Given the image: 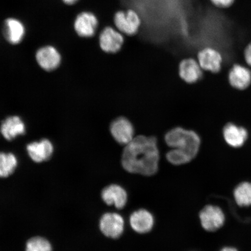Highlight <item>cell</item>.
Returning a JSON list of instances; mask_svg holds the SVG:
<instances>
[{
	"mask_svg": "<svg viewBox=\"0 0 251 251\" xmlns=\"http://www.w3.org/2000/svg\"><path fill=\"white\" fill-rule=\"evenodd\" d=\"M100 22L98 15L91 10H84L78 13L75 18L74 29L81 38H92L98 31Z\"/></svg>",
	"mask_w": 251,
	"mask_h": 251,
	"instance_id": "277c9868",
	"label": "cell"
},
{
	"mask_svg": "<svg viewBox=\"0 0 251 251\" xmlns=\"http://www.w3.org/2000/svg\"><path fill=\"white\" fill-rule=\"evenodd\" d=\"M200 219L202 227L207 231H217L225 223V215L220 207L215 205H207L200 213Z\"/></svg>",
	"mask_w": 251,
	"mask_h": 251,
	"instance_id": "8992f818",
	"label": "cell"
},
{
	"mask_svg": "<svg viewBox=\"0 0 251 251\" xmlns=\"http://www.w3.org/2000/svg\"><path fill=\"white\" fill-rule=\"evenodd\" d=\"M2 33L9 44L17 46L23 42L26 36V27L20 19L9 17L3 23Z\"/></svg>",
	"mask_w": 251,
	"mask_h": 251,
	"instance_id": "ba28073f",
	"label": "cell"
},
{
	"mask_svg": "<svg viewBox=\"0 0 251 251\" xmlns=\"http://www.w3.org/2000/svg\"><path fill=\"white\" fill-rule=\"evenodd\" d=\"M18 164L13 153L0 152V177L6 178L14 174Z\"/></svg>",
	"mask_w": 251,
	"mask_h": 251,
	"instance_id": "d6986e66",
	"label": "cell"
},
{
	"mask_svg": "<svg viewBox=\"0 0 251 251\" xmlns=\"http://www.w3.org/2000/svg\"><path fill=\"white\" fill-rule=\"evenodd\" d=\"M99 226L105 236L117 239L124 233V219L118 213H106L100 219Z\"/></svg>",
	"mask_w": 251,
	"mask_h": 251,
	"instance_id": "9c48e42d",
	"label": "cell"
},
{
	"mask_svg": "<svg viewBox=\"0 0 251 251\" xmlns=\"http://www.w3.org/2000/svg\"><path fill=\"white\" fill-rule=\"evenodd\" d=\"M125 42V36L114 26H106L100 31L99 43L103 52L115 54L121 51Z\"/></svg>",
	"mask_w": 251,
	"mask_h": 251,
	"instance_id": "5b68a950",
	"label": "cell"
},
{
	"mask_svg": "<svg viewBox=\"0 0 251 251\" xmlns=\"http://www.w3.org/2000/svg\"><path fill=\"white\" fill-rule=\"evenodd\" d=\"M197 57L198 62L202 70L212 73H218L221 71L223 62L222 55L214 47H204L200 50Z\"/></svg>",
	"mask_w": 251,
	"mask_h": 251,
	"instance_id": "30bf717a",
	"label": "cell"
},
{
	"mask_svg": "<svg viewBox=\"0 0 251 251\" xmlns=\"http://www.w3.org/2000/svg\"><path fill=\"white\" fill-rule=\"evenodd\" d=\"M130 224L133 230L137 233L145 234L152 230L154 225V219L147 210L139 209L131 215Z\"/></svg>",
	"mask_w": 251,
	"mask_h": 251,
	"instance_id": "e0dca14e",
	"label": "cell"
},
{
	"mask_svg": "<svg viewBox=\"0 0 251 251\" xmlns=\"http://www.w3.org/2000/svg\"><path fill=\"white\" fill-rule=\"evenodd\" d=\"M210 1L216 8L225 9L231 7L234 5L235 0H210Z\"/></svg>",
	"mask_w": 251,
	"mask_h": 251,
	"instance_id": "7402d4cb",
	"label": "cell"
},
{
	"mask_svg": "<svg viewBox=\"0 0 251 251\" xmlns=\"http://www.w3.org/2000/svg\"><path fill=\"white\" fill-rule=\"evenodd\" d=\"M166 144L172 149H175L187 155L191 161L199 153L200 137L195 131L176 127L165 135Z\"/></svg>",
	"mask_w": 251,
	"mask_h": 251,
	"instance_id": "7a4b0ae2",
	"label": "cell"
},
{
	"mask_svg": "<svg viewBox=\"0 0 251 251\" xmlns=\"http://www.w3.org/2000/svg\"><path fill=\"white\" fill-rule=\"evenodd\" d=\"M25 251H52V247L46 238L37 236L27 241Z\"/></svg>",
	"mask_w": 251,
	"mask_h": 251,
	"instance_id": "44dd1931",
	"label": "cell"
},
{
	"mask_svg": "<svg viewBox=\"0 0 251 251\" xmlns=\"http://www.w3.org/2000/svg\"><path fill=\"white\" fill-rule=\"evenodd\" d=\"M244 57L246 64L251 67V41L247 44L244 49Z\"/></svg>",
	"mask_w": 251,
	"mask_h": 251,
	"instance_id": "603a6c76",
	"label": "cell"
},
{
	"mask_svg": "<svg viewBox=\"0 0 251 251\" xmlns=\"http://www.w3.org/2000/svg\"><path fill=\"white\" fill-rule=\"evenodd\" d=\"M61 1L64 4L71 6L76 4L80 0H61Z\"/></svg>",
	"mask_w": 251,
	"mask_h": 251,
	"instance_id": "cb8c5ba5",
	"label": "cell"
},
{
	"mask_svg": "<svg viewBox=\"0 0 251 251\" xmlns=\"http://www.w3.org/2000/svg\"><path fill=\"white\" fill-rule=\"evenodd\" d=\"M0 131L6 140L10 141L26 133V125L21 117L11 116L2 122Z\"/></svg>",
	"mask_w": 251,
	"mask_h": 251,
	"instance_id": "2e32d148",
	"label": "cell"
},
{
	"mask_svg": "<svg viewBox=\"0 0 251 251\" xmlns=\"http://www.w3.org/2000/svg\"><path fill=\"white\" fill-rule=\"evenodd\" d=\"M110 131L114 139L121 145L126 146L135 137L132 124L125 117H119L113 121Z\"/></svg>",
	"mask_w": 251,
	"mask_h": 251,
	"instance_id": "8fae6325",
	"label": "cell"
},
{
	"mask_svg": "<svg viewBox=\"0 0 251 251\" xmlns=\"http://www.w3.org/2000/svg\"><path fill=\"white\" fill-rule=\"evenodd\" d=\"M249 132L246 128L233 123H228L223 129L225 142L232 148L243 147L249 138Z\"/></svg>",
	"mask_w": 251,
	"mask_h": 251,
	"instance_id": "4fadbf2b",
	"label": "cell"
},
{
	"mask_svg": "<svg viewBox=\"0 0 251 251\" xmlns=\"http://www.w3.org/2000/svg\"><path fill=\"white\" fill-rule=\"evenodd\" d=\"M114 25L124 36H134L139 33L142 20L139 12L133 8L121 9L114 15Z\"/></svg>",
	"mask_w": 251,
	"mask_h": 251,
	"instance_id": "3957f363",
	"label": "cell"
},
{
	"mask_svg": "<svg viewBox=\"0 0 251 251\" xmlns=\"http://www.w3.org/2000/svg\"><path fill=\"white\" fill-rule=\"evenodd\" d=\"M26 151L28 155L33 162L42 163L51 158L54 147L51 141L44 139L28 144Z\"/></svg>",
	"mask_w": 251,
	"mask_h": 251,
	"instance_id": "7c38bea8",
	"label": "cell"
},
{
	"mask_svg": "<svg viewBox=\"0 0 251 251\" xmlns=\"http://www.w3.org/2000/svg\"><path fill=\"white\" fill-rule=\"evenodd\" d=\"M36 60L39 67L47 72L55 71L60 66L62 56L54 46L46 45L37 50Z\"/></svg>",
	"mask_w": 251,
	"mask_h": 251,
	"instance_id": "52a82bcc",
	"label": "cell"
},
{
	"mask_svg": "<svg viewBox=\"0 0 251 251\" xmlns=\"http://www.w3.org/2000/svg\"><path fill=\"white\" fill-rule=\"evenodd\" d=\"M228 80L234 89L243 91L251 84V71L241 64H235L228 72Z\"/></svg>",
	"mask_w": 251,
	"mask_h": 251,
	"instance_id": "5bb4252c",
	"label": "cell"
},
{
	"mask_svg": "<svg viewBox=\"0 0 251 251\" xmlns=\"http://www.w3.org/2000/svg\"><path fill=\"white\" fill-rule=\"evenodd\" d=\"M179 75L188 83H196L202 76V69L195 59H185L179 65Z\"/></svg>",
	"mask_w": 251,
	"mask_h": 251,
	"instance_id": "ac0fdd59",
	"label": "cell"
},
{
	"mask_svg": "<svg viewBox=\"0 0 251 251\" xmlns=\"http://www.w3.org/2000/svg\"><path fill=\"white\" fill-rule=\"evenodd\" d=\"M234 200L241 207L251 206V183L241 182L235 188L233 193Z\"/></svg>",
	"mask_w": 251,
	"mask_h": 251,
	"instance_id": "ffe728a7",
	"label": "cell"
},
{
	"mask_svg": "<svg viewBox=\"0 0 251 251\" xmlns=\"http://www.w3.org/2000/svg\"><path fill=\"white\" fill-rule=\"evenodd\" d=\"M101 197L106 205L114 206L119 209H123L127 201L126 191L117 184L109 185L103 188Z\"/></svg>",
	"mask_w": 251,
	"mask_h": 251,
	"instance_id": "9a60e30c",
	"label": "cell"
},
{
	"mask_svg": "<svg viewBox=\"0 0 251 251\" xmlns=\"http://www.w3.org/2000/svg\"><path fill=\"white\" fill-rule=\"evenodd\" d=\"M159 152L155 137L139 136L126 146L122 156V165L131 174L147 176L158 170Z\"/></svg>",
	"mask_w": 251,
	"mask_h": 251,
	"instance_id": "6da1fadb",
	"label": "cell"
},
{
	"mask_svg": "<svg viewBox=\"0 0 251 251\" xmlns=\"http://www.w3.org/2000/svg\"><path fill=\"white\" fill-rule=\"evenodd\" d=\"M220 251H238V250L234 247H226L223 248V249Z\"/></svg>",
	"mask_w": 251,
	"mask_h": 251,
	"instance_id": "d4e9b609",
	"label": "cell"
}]
</instances>
